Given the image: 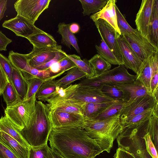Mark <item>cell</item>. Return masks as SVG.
I'll list each match as a JSON object with an SVG mask.
<instances>
[{
  "instance_id": "11",
  "label": "cell",
  "mask_w": 158,
  "mask_h": 158,
  "mask_svg": "<svg viewBox=\"0 0 158 158\" xmlns=\"http://www.w3.org/2000/svg\"><path fill=\"white\" fill-rule=\"evenodd\" d=\"M50 118L52 128L79 127L82 128L85 118L83 116L60 111H50Z\"/></svg>"
},
{
  "instance_id": "47",
  "label": "cell",
  "mask_w": 158,
  "mask_h": 158,
  "mask_svg": "<svg viewBox=\"0 0 158 158\" xmlns=\"http://www.w3.org/2000/svg\"><path fill=\"white\" fill-rule=\"evenodd\" d=\"M61 71H67L77 66L74 62L67 56L59 61Z\"/></svg>"
},
{
  "instance_id": "5",
  "label": "cell",
  "mask_w": 158,
  "mask_h": 158,
  "mask_svg": "<svg viewBox=\"0 0 158 158\" xmlns=\"http://www.w3.org/2000/svg\"><path fill=\"white\" fill-rule=\"evenodd\" d=\"M136 75L130 74L123 65L91 78H85L78 83L79 86L101 89L107 84L131 83L136 79Z\"/></svg>"
},
{
  "instance_id": "44",
  "label": "cell",
  "mask_w": 158,
  "mask_h": 158,
  "mask_svg": "<svg viewBox=\"0 0 158 158\" xmlns=\"http://www.w3.org/2000/svg\"><path fill=\"white\" fill-rule=\"evenodd\" d=\"M0 64L7 76L9 82L14 86L12 81V74L14 66L9 59L1 53Z\"/></svg>"
},
{
  "instance_id": "27",
  "label": "cell",
  "mask_w": 158,
  "mask_h": 158,
  "mask_svg": "<svg viewBox=\"0 0 158 158\" xmlns=\"http://www.w3.org/2000/svg\"><path fill=\"white\" fill-rule=\"evenodd\" d=\"M117 101L114 100L105 102L83 103L81 106L83 116L85 118H92Z\"/></svg>"
},
{
  "instance_id": "20",
  "label": "cell",
  "mask_w": 158,
  "mask_h": 158,
  "mask_svg": "<svg viewBox=\"0 0 158 158\" xmlns=\"http://www.w3.org/2000/svg\"><path fill=\"white\" fill-rule=\"evenodd\" d=\"M26 39L33 47H47L57 45L56 41L51 35L37 27L33 33Z\"/></svg>"
},
{
  "instance_id": "29",
  "label": "cell",
  "mask_w": 158,
  "mask_h": 158,
  "mask_svg": "<svg viewBox=\"0 0 158 158\" xmlns=\"http://www.w3.org/2000/svg\"><path fill=\"white\" fill-rule=\"evenodd\" d=\"M57 86L55 79H50L45 81L40 86L35 94L38 101L45 102L56 91Z\"/></svg>"
},
{
  "instance_id": "15",
  "label": "cell",
  "mask_w": 158,
  "mask_h": 158,
  "mask_svg": "<svg viewBox=\"0 0 158 158\" xmlns=\"http://www.w3.org/2000/svg\"><path fill=\"white\" fill-rule=\"evenodd\" d=\"M2 26L11 30L17 36L26 38L33 33L36 27L31 22L18 15L4 21Z\"/></svg>"
},
{
  "instance_id": "51",
  "label": "cell",
  "mask_w": 158,
  "mask_h": 158,
  "mask_svg": "<svg viewBox=\"0 0 158 158\" xmlns=\"http://www.w3.org/2000/svg\"><path fill=\"white\" fill-rule=\"evenodd\" d=\"M113 157L114 158H135L130 153L120 148L117 149Z\"/></svg>"
},
{
  "instance_id": "48",
  "label": "cell",
  "mask_w": 158,
  "mask_h": 158,
  "mask_svg": "<svg viewBox=\"0 0 158 158\" xmlns=\"http://www.w3.org/2000/svg\"><path fill=\"white\" fill-rule=\"evenodd\" d=\"M0 158H19L10 149L0 142Z\"/></svg>"
},
{
  "instance_id": "55",
  "label": "cell",
  "mask_w": 158,
  "mask_h": 158,
  "mask_svg": "<svg viewBox=\"0 0 158 158\" xmlns=\"http://www.w3.org/2000/svg\"><path fill=\"white\" fill-rule=\"evenodd\" d=\"M69 29L71 32L74 34L79 32L80 27L78 23H73L69 24Z\"/></svg>"
},
{
  "instance_id": "24",
  "label": "cell",
  "mask_w": 158,
  "mask_h": 158,
  "mask_svg": "<svg viewBox=\"0 0 158 158\" xmlns=\"http://www.w3.org/2000/svg\"><path fill=\"white\" fill-rule=\"evenodd\" d=\"M57 32L62 36L61 43L62 44L70 49L72 46L79 54L81 55L77 39L74 34L70 31L69 24H66L64 22L59 23Z\"/></svg>"
},
{
  "instance_id": "4",
  "label": "cell",
  "mask_w": 158,
  "mask_h": 158,
  "mask_svg": "<svg viewBox=\"0 0 158 158\" xmlns=\"http://www.w3.org/2000/svg\"><path fill=\"white\" fill-rule=\"evenodd\" d=\"M149 120L138 125L124 129L116 138L118 148L127 151L135 158H152L147 152L143 138L148 131Z\"/></svg>"
},
{
  "instance_id": "31",
  "label": "cell",
  "mask_w": 158,
  "mask_h": 158,
  "mask_svg": "<svg viewBox=\"0 0 158 158\" xmlns=\"http://www.w3.org/2000/svg\"><path fill=\"white\" fill-rule=\"evenodd\" d=\"M108 0H79L81 2L84 16H89L100 11L105 6Z\"/></svg>"
},
{
  "instance_id": "28",
  "label": "cell",
  "mask_w": 158,
  "mask_h": 158,
  "mask_svg": "<svg viewBox=\"0 0 158 158\" xmlns=\"http://www.w3.org/2000/svg\"><path fill=\"white\" fill-rule=\"evenodd\" d=\"M86 77L85 73L76 66L67 71L65 76L56 80V83L57 86L65 88L75 81L81 80Z\"/></svg>"
},
{
  "instance_id": "41",
  "label": "cell",
  "mask_w": 158,
  "mask_h": 158,
  "mask_svg": "<svg viewBox=\"0 0 158 158\" xmlns=\"http://www.w3.org/2000/svg\"><path fill=\"white\" fill-rule=\"evenodd\" d=\"M101 89L104 94L113 100H122V91L114 84L106 85L103 86Z\"/></svg>"
},
{
  "instance_id": "46",
  "label": "cell",
  "mask_w": 158,
  "mask_h": 158,
  "mask_svg": "<svg viewBox=\"0 0 158 158\" xmlns=\"http://www.w3.org/2000/svg\"><path fill=\"white\" fill-rule=\"evenodd\" d=\"M67 54L65 52L61 50L56 53L55 57L46 63L38 66L35 69L40 70L48 69L54 63L59 61L66 56Z\"/></svg>"
},
{
  "instance_id": "3",
  "label": "cell",
  "mask_w": 158,
  "mask_h": 158,
  "mask_svg": "<svg viewBox=\"0 0 158 158\" xmlns=\"http://www.w3.org/2000/svg\"><path fill=\"white\" fill-rule=\"evenodd\" d=\"M49 113L46 104L36 100L34 116L21 131L22 136L31 147H38L47 143L52 128Z\"/></svg>"
},
{
  "instance_id": "14",
  "label": "cell",
  "mask_w": 158,
  "mask_h": 158,
  "mask_svg": "<svg viewBox=\"0 0 158 158\" xmlns=\"http://www.w3.org/2000/svg\"><path fill=\"white\" fill-rule=\"evenodd\" d=\"M47 102L46 104L50 111H60L83 116L81 108L82 103H77L70 98H63L56 94L52 95Z\"/></svg>"
},
{
  "instance_id": "2",
  "label": "cell",
  "mask_w": 158,
  "mask_h": 158,
  "mask_svg": "<svg viewBox=\"0 0 158 158\" xmlns=\"http://www.w3.org/2000/svg\"><path fill=\"white\" fill-rule=\"evenodd\" d=\"M120 115L118 113L101 120L84 118L82 128L103 151L110 152L114 140L123 130Z\"/></svg>"
},
{
  "instance_id": "21",
  "label": "cell",
  "mask_w": 158,
  "mask_h": 158,
  "mask_svg": "<svg viewBox=\"0 0 158 158\" xmlns=\"http://www.w3.org/2000/svg\"><path fill=\"white\" fill-rule=\"evenodd\" d=\"M0 131L10 135L23 147L30 148L31 146L24 139L21 131L5 115L0 118Z\"/></svg>"
},
{
  "instance_id": "10",
  "label": "cell",
  "mask_w": 158,
  "mask_h": 158,
  "mask_svg": "<svg viewBox=\"0 0 158 158\" xmlns=\"http://www.w3.org/2000/svg\"><path fill=\"white\" fill-rule=\"evenodd\" d=\"M94 23L101 38L103 39L115 56L119 65H123L122 53L117 41V38L120 36L115 29L104 20L99 19Z\"/></svg>"
},
{
  "instance_id": "26",
  "label": "cell",
  "mask_w": 158,
  "mask_h": 158,
  "mask_svg": "<svg viewBox=\"0 0 158 158\" xmlns=\"http://www.w3.org/2000/svg\"><path fill=\"white\" fill-rule=\"evenodd\" d=\"M151 75L152 67L149 57L143 62L142 65L136 74L135 80L139 81L144 86L148 94L150 95Z\"/></svg>"
},
{
  "instance_id": "17",
  "label": "cell",
  "mask_w": 158,
  "mask_h": 158,
  "mask_svg": "<svg viewBox=\"0 0 158 158\" xmlns=\"http://www.w3.org/2000/svg\"><path fill=\"white\" fill-rule=\"evenodd\" d=\"M154 0H143L135 20L136 30L146 38Z\"/></svg>"
},
{
  "instance_id": "53",
  "label": "cell",
  "mask_w": 158,
  "mask_h": 158,
  "mask_svg": "<svg viewBox=\"0 0 158 158\" xmlns=\"http://www.w3.org/2000/svg\"><path fill=\"white\" fill-rule=\"evenodd\" d=\"M49 68L51 72L54 74H57L61 72L59 61L52 64Z\"/></svg>"
},
{
  "instance_id": "16",
  "label": "cell",
  "mask_w": 158,
  "mask_h": 158,
  "mask_svg": "<svg viewBox=\"0 0 158 158\" xmlns=\"http://www.w3.org/2000/svg\"><path fill=\"white\" fill-rule=\"evenodd\" d=\"M117 41L122 53L123 65L127 69L132 70L136 74L143 62L122 36L117 38Z\"/></svg>"
},
{
  "instance_id": "37",
  "label": "cell",
  "mask_w": 158,
  "mask_h": 158,
  "mask_svg": "<svg viewBox=\"0 0 158 158\" xmlns=\"http://www.w3.org/2000/svg\"><path fill=\"white\" fill-rule=\"evenodd\" d=\"M99 46L95 47L98 54L101 56L111 64L119 65L118 62L115 56L102 38Z\"/></svg>"
},
{
  "instance_id": "6",
  "label": "cell",
  "mask_w": 158,
  "mask_h": 158,
  "mask_svg": "<svg viewBox=\"0 0 158 158\" xmlns=\"http://www.w3.org/2000/svg\"><path fill=\"white\" fill-rule=\"evenodd\" d=\"M35 94L29 99L20 100L5 110V115L20 131L32 119L35 111Z\"/></svg>"
},
{
  "instance_id": "42",
  "label": "cell",
  "mask_w": 158,
  "mask_h": 158,
  "mask_svg": "<svg viewBox=\"0 0 158 158\" xmlns=\"http://www.w3.org/2000/svg\"><path fill=\"white\" fill-rule=\"evenodd\" d=\"M50 147L47 143L42 146L29 149V158H49Z\"/></svg>"
},
{
  "instance_id": "36",
  "label": "cell",
  "mask_w": 158,
  "mask_h": 158,
  "mask_svg": "<svg viewBox=\"0 0 158 158\" xmlns=\"http://www.w3.org/2000/svg\"><path fill=\"white\" fill-rule=\"evenodd\" d=\"M88 60L94 71L95 76L110 70L111 67L110 63L98 54L95 55Z\"/></svg>"
},
{
  "instance_id": "54",
  "label": "cell",
  "mask_w": 158,
  "mask_h": 158,
  "mask_svg": "<svg viewBox=\"0 0 158 158\" xmlns=\"http://www.w3.org/2000/svg\"><path fill=\"white\" fill-rule=\"evenodd\" d=\"M49 158H64L56 150L50 148Z\"/></svg>"
},
{
  "instance_id": "49",
  "label": "cell",
  "mask_w": 158,
  "mask_h": 158,
  "mask_svg": "<svg viewBox=\"0 0 158 158\" xmlns=\"http://www.w3.org/2000/svg\"><path fill=\"white\" fill-rule=\"evenodd\" d=\"M12 42L11 39L7 38L0 31V51H6L7 46Z\"/></svg>"
},
{
  "instance_id": "32",
  "label": "cell",
  "mask_w": 158,
  "mask_h": 158,
  "mask_svg": "<svg viewBox=\"0 0 158 158\" xmlns=\"http://www.w3.org/2000/svg\"><path fill=\"white\" fill-rule=\"evenodd\" d=\"M152 67L151 95L158 99V52L150 57Z\"/></svg>"
},
{
  "instance_id": "23",
  "label": "cell",
  "mask_w": 158,
  "mask_h": 158,
  "mask_svg": "<svg viewBox=\"0 0 158 158\" xmlns=\"http://www.w3.org/2000/svg\"><path fill=\"white\" fill-rule=\"evenodd\" d=\"M0 142L10 149L19 158H29V149L23 147L12 137L0 131Z\"/></svg>"
},
{
  "instance_id": "13",
  "label": "cell",
  "mask_w": 158,
  "mask_h": 158,
  "mask_svg": "<svg viewBox=\"0 0 158 158\" xmlns=\"http://www.w3.org/2000/svg\"><path fill=\"white\" fill-rule=\"evenodd\" d=\"M69 98L83 103L105 102L114 100L104 94L100 89L79 86Z\"/></svg>"
},
{
  "instance_id": "40",
  "label": "cell",
  "mask_w": 158,
  "mask_h": 158,
  "mask_svg": "<svg viewBox=\"0 0 158 158\" xmlns=\"http://www.w3.org/2000/svg\"><path fill=\"white\" fill-rule=\"evenodd\" d=\"M115 9L117 25L121 34L123 33H135L137 30L136 29H135L132 28L130 25L116 5L115 6Z\"/></svg>"
},
{
  "instance_id": "30",
  "label": "cell",
  "mask_w": 158,
  "mask_h": 158,
  "mask_svg": "<svg viewBox=\"0 0 158 158\" xmlns=\"http://www.w3.org/2000/svg\"><path fill=\"white\" fill-rule=\"evenodd\" d=\"M128 102L122 100H118L91 119L103 120L120 113L122 109Z\"/></svg>"
},
{
  "instance_id": "12",
  "label": "cell",
  "mask_w": 158,
  "mask_h": 158,
  "mask_svg": "<svg viewBox=\"0 0 158 158\" xmlns=\"http://www.w3.org/2000/svg\"><path fill=\"white\" fill-rule=\"evenodd\" d=\"M62 50L61 45L43 48L33 47L29 53L24 54L28 64L35 68L52 59L56 53Z\"/></svg>"
},
{
  "instance_id": "34",
  "label": "cell",
  "mask_w": 158,
  "mask_h": 158,
  "mask_svg": "<svg viewBox=\"0 0 158 158\" xmlns=\"http://www.w3.org/2000/svg\"><path fill=\"white\" fill-rule=\"evenodd\" d=\"M65 72L64 71H61L54 75L46 78L36 77L28 81V87L25 100L31 98L36 93L41 85L45 81L50 79H55Z\"/></svg>"
},
{
  "instance_id": "50",
  "label": "cell",
  "mask_w": 158,
  "mask_h": 158,
  "mask_svg": "<svg viewBox=\"0 0 158 158\" xmlns=\"http://www.w3.org/2000/svg\"><path fill=\"white\" fill-rule=\"evenodd\" d=\"M9 82L7 77L0 64V93L2 94Z\"/></svg>"
},
{
  "instance_id": "35",
  "label": "cell",
  "mask_w": 158,
  "mask_h": 158,
  "mask_svg": "<svg viewBox=\"0 0 158 158\" xmlns=\"http://www.w3.org/2000/svg\"><path fill=\"white\" fill-rule=\"evenodd\" d=\"M67 56L81 70L86 74V78H91L95 76L94 71L87 59L82 60L79 56L76 54H67Z\"/></svg>"
},
{
  "instance_id": "8",
  "label": "cell",
  "mask_w": 158,
  "mask_h": 158,
  "mask_svg": "<svg viewBox=\"0 0 158 158\" xmlns=\"http://www.w3.org/2000/svg\"><path fill=\"white\" fill-rule=\"evenodd\" d=\"M122 36L143 62L158 52V48L152 44L139 32L123 33Z\"/></svg>"
},
{
  "instance_id": "1",
  "label": "cell",
  "mask_w": 158,
  "mask_h": 158,
  "mask_svg": "<svg viewBox=\"0 0 158 158\" xmlns=\"http://www.w3.org/2000/svg\"><path fill=\"white\" fill-rule=\"evenodd\" d=\"M48 141L64 158H95L103 152L81 128H52Z\"/></svg>"
},
{
  "instance_id": "39",
  "label": "cell",
  "mask_w": 158,
  "mask_h": 158,
  "mask_svg": "<svg viewBox=\"0 0 158 158\" xmlns=\"http://www.w3.org/2000/svg\"><path fill=\"white\" fill-rule=\"evenodd\" d=\"M2 94L6 107L21 100L14 87L9 82L6 84Z\"/></svg>"
},
{
  "instance_id": "38",
  "label": "cell",
  "mask_w": 158,
  "mask_h": 158,
  "mask_svg": "<svg viewBox=\"0 0 158 158\" xmlns=\"http://www.w3.org/2000/svg\"><path fill=\"white\" fill-rule=\"evenodd\" d=\"M148 131L151 139L157 150L158 146V107L149 120Z\"/></svg>"
},
{
  "instance_id": "22",
  "label": "cell",
  "mask_w": 158,
  "mask_h": 158,
  "mask_svg": "<svg viewBox=\"0 0 158 158\" xmlns=\"http://www.w3.org/2000/svg\"><path fill=\"white\" fill-rule=\"evenodd\" d=\"M153 45L158 48V0H154L146 38Z\"/></svg>"
},
{
  "instance_id": "9",
  "label": "cell",
  "mask_w": 158,
  "mask_h": 158,
  "mask_svg": "<svg viewBox=\"0 0 158 158\" xmlns=\"http://www.w3.org/2000/svg\"><path fill=\"white\" fill-rule=\"evenodd\" d=\"M158 105V99L148 94L128 102L120 113V119L122 124L131 118Z\"/></svg>"
},
{
  "instance_id": "18",
  "label": "cell",
  "mask_w": 158,
  "mask_h": 158,
  "mask_svg": "<svg viewBox=\"0 0 158 158\" xmlns=\"http://www.w3.org/2000/svg\"><path fill=\"white\" fill-rule=\"evenodd\" d=\"M113 84L122 91V100L127 102H131L148 94L145 88L138 80L131 83Z\"/></svg>"
},
{
  "instance_id": "33",
  "label": "cell",
  "mask_w": 158,
  "mask_h": 158,
  "mask_svg": "<svg viewBox=\"0 0 158 158\" xmlns=\"http://www.w3.org/2000/svg\"><path fill=\"white\" fill-rule=\"evenodd\" d=\"M157 107H158V105L154 107L148 109L142 113L129 118L122 124L124 129L126 128L138 125L149 120Z\"/></svg>"
},
{
  "instance_id": "19",
  "label": "cell",
  "mask_w": 158,
  "mask_h": 158,
  "mask_svg": "<svg viewBox=\"0 0 158 158\" xmlns=\"http://www.w3.org/2000/svg\"><path fill=\"white\" fill-rule=\"evenodd\" d=\"M117 1L108 0L107 3L98 12L91 15L90 18L94 22L99 19H102L109 23L118 34L122 36L117 25L115 6Z\"/></svg>"
},
{
  "instance_id": "43",
  "label": "cell",
  "mask_w": 158,
  "mask_h": 158,
  "mask_svg": "<svg viewBox=\"0 0 158 158\" xmlns=\"http://www.w3.org/2000/svg\"><path fill=\"white\" fill-rule=\"evenodd\" d=\"M79 86L78 83L71 84L65 88L57 86L53 94L56 95L63 98L69 99Z\"/></svg>"
},
{
  "instance_id": "52",
  "label": "cell",
  "mask_w": 158,
  "mask_h": 158,
  "mask_svg": "<svg viewBox=\"0 0 158 158\" xmlns=\"http://www.w3.org/2000/svg\"><path fill=\"white\" fill-rule=\"evenodd\" d=\"M7 1L0 0V21L2 19L6 10Z\"/></svg>"
},
{
  "instance_id": "56",
  "label": "cell",
  "mask_w": 158,
  "mask_h": 158,
  "mask_svg": "<svg viewBox=\"0 0 158 158\" xmlns=\"http://www.w3.org/2000/svg\"><path fill=\"white\" fill-rule=\"evenodd\" d=\"M1 94H2L0 93V96H1Z\"/></svg>"
},
{
  "instance_id": "45",
  "label": "cell",
  "mask_w": 158,
  "mask_h": 158,
  "mask_svg": "<svg viewBox=\"0 0 158 158\" xmlns=\"http://www.w3.org/2000/svg\"><path fill=\"white\" fill-rule=\"evenodd\" d=\"M143 138L148 152L152 158H158L157 150L151 139L148 131L145 133L143 136Z\"/></svg>"
},
{
  "instance_id": "7",
  "label": "cell",
  "mask_w": 158,
  "mask_h": 158,
  "mask_svg": "<svg viewBox=\"0 0 158 158\" xmlns=\"http://www.w3.org/2000/svg\"><path fill=\"white\" fill-rule=\"evenodd\" d=\"M51 0H18L14 6L17 15L34 24L41 13L48 8Z\"/></svg>"
},
{
  "instance_id": "25",
  "label": "cell",
  "mask_w": 158,
  "mask_h": 158,
  "mask_svg": "<svg viewBox=\"0 0 158 158\" xmlns=\"http://www.w3.org/2000/svg\"><path fill=\"white\" fill-rule=\"evenodd\" d=\"M12 81L13 85L21 100H25L28 87V82L21 72L14 67Z\"/></svg>"
}]
</instances>
